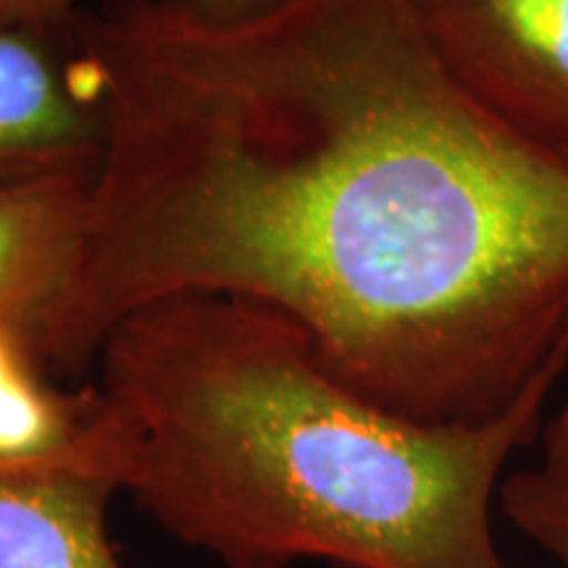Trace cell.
<instances>
[{"label":"cell","instance_id":"ba28073f","mask_svg":"<svg viewBox=\"0 0 568 568\" xmlns=\"http://www.w3.org/2000/svg\"><path fill=\"white\" fill-rule=\"evenodd\" d=\"M539 460L508 474L497 503L516 531L568 568V403L545 418Z\"/></svg>","mask_w":568,"mask_h":568},{"label":"cell","instance_id":"277c9868","mask_svg":"<svg viewBox=\"0 0 568 568\" xmlns=\"http://www.w3.org/2000/svg\"><path fill=\"white\" fill-rule=\"evenodd\" d=\"M103 145V103L74 19L0 30V184L92 182Z\"/></svg>","mask_w":568,"mask_h":568},{"label":"cell","instance_id":"5b68a950","mask_svg":"<svg viewBox=\"0 0 568 568\" xmlns=\"http://www.w3.org/2000/svg\"><path fill=\"white\" fill-rule=\"evenodd\" d=\"M90 184L74 176L0 184V324L19 332L48 372L67 385Z\"/></svg>","mask_w":568,"mask_h":568},{"label":"cell","instance_id":"9c48e42d","mask_svg":"<svg viewBox=\"0 0 568 568\" xmlns=\"http://www.w3.org/2000/svg\"><path fill=\"white\" fill-rule=\"evenodd\" d=\"M88 0H0V30L21 24H67Z\"/></svg>","mask_w":568,"mask_h":568},{"label":"cell","instance_id":"7a4b0ae2","mask_svg":"<svg viewBox=\"0 0 568 568\" xmlns=\"http://www.w3.org/2000/svg\"><path fill=\"white\" fill-rule=\"evenodd\" d=\"M95 368L124 493L224 568H508L493 506L568 351L493 422L429 426L332 379L280 311L187 293L124 316Z\"/></svg>","mask_w":568,"mask_h":568},{"label":"cell","instance_id":"8992f818","mask_svg":"<svg viewBox=\"0 0 568 568\" xmlns=\"http://www.w3.org/2000/svg\"><path fill=\"white\" fill-rule=\"evenodd\" d=\"M0 464L92 466L124 489L126 437L98 382L69 387L0 324Z\"/></svg>","mask_w":568,"mask_h":568},{"label":"cell","instance_id":"30bf717a","mask_svg":"<svg viewBox=\"0 0 568 568\" xmlns=\"http://www.w3.org/2000/svg\"><path fill=\"white\" fill-rule=\"evenodd\" d=\"M201 17L211 21H243L274 9L282 0H187Z\"/></svg>","mask_w":568,"mask_h":568},{"label":"cell","instance_id":"3957f363","mask_svg":"<svg viewBox=\"0 0 568 568\" xmlns=\"http://www.w3.org/2000/svg\"><path fill=\"white\" fill-rule=\"evenodd\" d=\"M450 74L510 132L568 163V0H414Z\"/></svg>","mask_w":568,"mask_h":568},{"label":"cell","instance_id":"52a82bcc","mask_svg":"<svg viewBox=\"0 0 568 568\" xmlns=\"http://www.w3.org/2000/svg\"><path fill=\"white\" fill-rule=\"evenodd\" d=\"M116 493L103 468L0 464V568H126L105 529Z\"/></svg>","mask_w":568,"mask_h":568},{"label":"cell","instance_id":"6da1fadb","mask_svg":"<svg viewBox=\"0 0 568 568\" xmlns=\"http://www.w3.org/2000/svg\"><path fill=\"white\" fill-rule=\"evenodd\" d=\"M103 103L71 379L161 297L268 305L318 366L416 424H485L568 351V163L510 132L414 0H282L211 21L98 0Z\"/></svg>","mask_w":568,"mask_h":568}]
</instances>
